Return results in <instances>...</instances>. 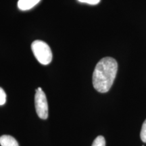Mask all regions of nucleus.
I'll return each instance as SVG.
<instances>
[{
    "label": "nucleus",
    "instance_id": "obj_1",
    "mask_svg": "<svg viewBox=\"0 0 146 146\" xmlns=\"http://www.w3.org/2000/svg\"><path fill=\"white\" fill-rule=\"evenodd\" d=\"M118 71L116 60L110 57L102 58L97 64L93 74V85L100 93H106L112 86Z\"/></svg>",
    "mask_w": 146,
    "mask_h": 146
},
{
    "label": "nucleus",
    "instance_id": "obj_2",
    "mask_svg": "<svg viewBox=\"0 0 146 146\" xmlns=\"http://www.w3.org/2000/svg\"><path fill=\"white\" fill-rule=\"evenodd\" d=\"M31 49L35 57L43 65L49 64L52 60L53 54L50 46L41 40H36L33 42Z\"/></svg>",
    "mask_w": 146,
    "mask_h": 146
},
{
    "label": "nucleus",
    "instance_id": "obj_3",
    "mask_svg": "<svg viewBox=\"0 0 146 146\" xmlns=\"http://www.w3.org/2000/svg\"><path fill=\"white\" fill-rule=\"evenodd\" d=\"M35 105L38 116L41 119H47L48 117V104L45 93L40 87L36 90Z\"/></svg>",
    "mask_w": 146,
    "mask_h": 146
},
{
    "label": "nucleus",
    "instance_id": "obj_4",
    "mask_svg": "<svg viewBox=\"0 0 146 146\" xmlns=\"http://www.w3.org/2000/svg\"><path fill=\"white\" fill-rule=\"evenodd\" d=\"M41 0H18V7L20 10L25 11L33 8Z\"/></svg>",
    "mask_w": 146,
    "mask_h": 146
},
{
    "label": "nucleus",
    "instance_id": "obj_5",
    "mask_svg": "<svg viewBox=\"0 0 146 146\" xmlns=\"http://www.w3.org/2000/svg\"><path fill=\"white\" fill-rule=\"evenodd\" d=\"M0 145L1 146H19L16 139L7 135L0 137Z\"/></svg>",
    "mask_w": 146,
    "mask_h": 146
},
{
    "label": "nucleus",
    "instance_id": "obj_6",
    "mask_svg": "<svg viewBox=\"0 0 146 146\" xmlns=\"http://www.w3.org/2000/svg\"><path fill=\"white\" fill-rule=\"evenodd\" d=\"M92 146H106V140L103 136H98L94 140Z\"/></svg>",
    "mask_w": 146,
    "mask_h": 146
},
{
    "label": "nucleus",
    "instance_id": "obj_7",
    "mask_svg": "<svg viewBox=\"0 0 146 146\" xmlns=\"http://www.w3.org/2000/svg\"><path fill=\"white\" fill-rule=\"evenodd\" d=\"M140 137H141L142 141L146 143V120L144 121L143 125H142Z\"/></svg>",
    "mask_w": 146,
    "mask_h": 146
},
{
    "label": "nucleus",
    "instance_id": "obj_8",
    "mask_svg": "<svg viewBox=\"0 0 146 146\" xmlns=\"http://www.w3.org/2000/svg\"><path fill=\"white\" fill-rule=\"evenodd\" d=\"M5 102H6V94L4 90L0 87V106L5 104Z\"/></svg>",
    "mask_w": 146,
    "mask_h": 146
},
{
    "label": "nucleus",
    "instance_id": "obj_9",
    "mask_svg": "<svg viewBox=\"0 0 146 146\" xmlns=\"http://www.w3.org/2000/svg\"><path fill=\"white\" fill-rule=\"evenodd\" d=\"M79 2L88 3L90 5H96L100 2L101 0H78Z\"/></svg>",
    "mask_w": 146,
    "mask_h": 146
}]
</instances>
